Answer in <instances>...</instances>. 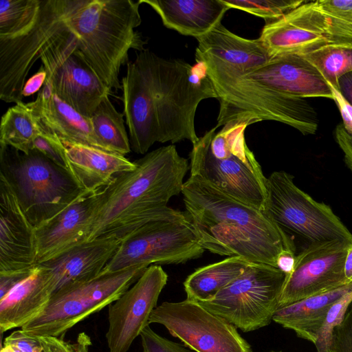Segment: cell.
Returning <instances> with one entry per match:
<instances>
[{
	"instance_id": "obj_1",
	"label": "cell",
	"mask_w": 352,
	"mask_h": 352,
	"mask_svg": "<svg viewBox=\"0 0 352 352\" xmlns=\"http://www.w3.org/2000/svg\"><path fill=\"white\" fill-rule=\"evenodd\" d=\"M126 66L121 89L131 150L144 154L156 142H197L198 104L217 98L203 65L166 59L144 50Z\"/></svg>"
},
{
	"instance_id": "obj_2",
	"label": "cell",
	"mask_w": 352,
	"mask_h": 352,
	"mask_svg": "<svg viewBox=\"0 0 352 352\" xmlns=\"http://www.w3.org/2000/svg\"><path fill=\"white\" fill-rule=\"evenodd\" d=\"M229 119L253 124L283 114L294 96L333 100L331 87L303 55L280 54L257 67L241 69L195 51Z\"/></svg>"
},
{
	"instance_id": "obj_3",
	"label": "cell",
	"mask_w": 352,
	"mask_h": 352,
	"mask_svg": "<svg viewBox=\"0 0 352 352\" xmlns=\"http://www.w3.org/2000/svg\"><path fill=\"white\" fill-rule=\"evenodd\" d=\"M182 194L205 250L276 267L283 251L295 252L293 239L266 211L236 199L199 175L190 174Z\"/></svg>"
},
{
	"instance_id": "obj_4",
	"label": "cell",
	"mask_w": 352,
	"mask_h": 352,
	"mask_svg": "<svg viewBox=\"0 0 352 352\" xmlns=\"http://www.w3.org/2000/svg\"><path fill=\"white\" fill-rule=\"evenodd\" d=\"M134 162V169L117 175L98 191L87 242L107 236L122 240L143 224L177 211L167 204L182 193L188 160L170 144Z\"/></svg>"
},
{
	"instance_id": "obj_5",
	"label": "cell",
	"mask_w": 352,
	"mask_h": 352,
	"mask_svg": "<svg viewBox=\"0 0 352 352\" xmlns=\"http://www.w3.org/2000/svg\"><path fill=\"white\" fill-rule=\"evenodd\" d=\"M140 4L132 0H69L67 24L76 49L111 91L122 88L120 71L129 62V50H145L146 42L135 30L142 23Z\"/></svg>"
},
{
	"instance_id": "obj_6",
	"label": "cell",
	"mask_w": 352,
	"mask_h": 352,
	"mask_svg": "<svg viewBox=\"0 0 352 352\" xmlns=\"http://www.w3.org/2000/svg\"><path fill=\"white\" fill-rule=\"evenodd\" d=\"M245 124L211 129L192 144L190 174L199 175L243 203L265 211L267 177L245 138Z\"/></svg>"
},
{
	"instance_id": "obj_7",
	"label": "cell",
	"mask_w": 352,
	"mask_h": 352,
	"mask_svg": "<svg viewBox=\"0 0 352 352\" xmlns=\"http://www.w3.org/2000/svg\"><path fill=\"white\" fill-rule=\"evenodd\" d=\"M0 178L11 188L34 228L90 192L79 186L67 169L35 149L26 154L0 145Z\"/></svg>"
},
{
	"instance_id": "obj_8",
	"label": "cell",
	"mask_w": 352,
	"mask_h": 352,
	"mask_svg": "<svg viewBox=\"0 0 352 352\" xmlns=\"http://www.w3.org/2000/svg\"><path fill=\"white\" fill-rule=\"evenodd\" d=\"M204 251L188 214L177 210L143 224L123 238L100 274L153 264L184 263L199 258Z\"/></svg>"
},
{
	"instance_id": "obj_9",
	"label": "cell",
	"mask_w": 352,
	"mask_h": 352,
	"mask_svg": "<svg viewBox=\"0 0 352 352\" xmlns=\"http://www.w3.org/2000/svg\"><path fill=\"white\" fill-rule=\"evenodd\" d=\"M148 267L100 274L55 294L45 309L21 329L28 335L63 339L73 327L118 299Z\"/></svg>"
},
{
	"instance_id": "obj_10",
	"label": "cell",
	"mask_w": 352,
	"mask_h": 352,
	"mask_svg": "<svg viewBox=\"0 0 352 352\" xmlns=\"http://www.w3.org/2000/svg\"><path fill=\"white\" fill-rule=\"evenodd\" d=\"M69 0H41L34 23L11 37L0 36V99L23 102L26 78L52 45L72 34L67 24Z\"/></svg>"
},
{
	"instance_id": "obj_11",
	"label": "cell",
	"mask_w": 352,
	"mask_h": 352,
	"mask_svg": "<svg viewBox=\"0 0 352 352\" xmlns=\"http://www.w3.org/2000/svg\"><path fill=\"white\" fill-rule=\"evenodd\" d=\"M267 188L265 211L289 236L300 238L307 247L336 240L352 243V234L331 208L297 187L292 175L284 170L272 173Z\"/></svg>"
},
{
	"instance_id": "obj_12",
	"label": "cell",
	"mask_w": 352,
	"mask_h": 352,
	"mask_svg": "<svg viewBox=\"0 0 352 352\" xmlns=\"http://www.w3.org/2000/svg\"><path fill=\"white\" fill-rule=\"evenodd\" d=\"M286 278L287 274L278 267L250 263L214 297L199 303L242 331H252L273 320Z\"/></svg>"
},
{
	"instance_id": "obj_13",
	"label": "cell",
	"mask_w": 352,
	"mask_h": 352,
	"mask_svg": "<svg viewBox=\"0 0 352 352\" xmlns=\"http://www.w3.org/2000/svg\"><path fill=\"white\" fill-rule=\"evenodd\" d=\"M151 323L164 326L195 352H252L236 327L193 300L162 302L153 310Z\"/></svg>"
},
{
	"instance_id": "obj_14",
	"label": "cell",
	"mask_w": 352,
	"mask_h": 352,
	"mask_svg": "<svg viewBox=\"0 0 352 352\" xmlns=\"http://www.w3.org/2000/svg\"><path fill=\"white\" fill-rule=\"evenodd\" d=\"M271 57L304 55L323 45L352 43V25L322 12L305 1L280 18L266 23L258 38Z\"/></svg>"
},
{
	"instance_id": "obj_15",
	"label": "cell",
	"mask_w": 352,
	"mask_h": 352,
	"mask_svg": "<svg viewBox=\"0 0 352 352\" xmlns=\"http://www.w3.org/2000/svg\"><path fill=\"white\" fill-rule=\"evenodd\" d=\"M40 59L47 72L45 83L85 117L91 118L111 93L77 50L72 33L52 45Z\"/></svg>"
},
{
	"instance_id": "obj_16",
	"label": "cell",
	"mask_w": 352,
	"mask_h": 352,
	"mask_svg": "<svg viewBox=\"0 0 352 352\" xmlns=\"http://www.w3.org/2000/svg\"><path fill=\"white\" fill-rule=\"evenodd\" d=\"M351 245L336 240L303 248L296 255L292 272L287 275L279 308L351 284L344 275L345 259Z\"/></svg>"
},
{
	"instance_id": "obj_17",
	"label": "cell",
	"mask_w": 352,
	"mask_h": 352,
	"mask_svg": "<svg viewBox=\"0 0 352 352\" xmlns=\"http://www.w3.org/2000/svg\"><path fill=\"white\" fill-rule=\"evenodd\" d=\"M168 275L158 265L148 266L138 280L109 306L105 335L109 352H127L135 339L149 325L166 285Z\"/></svg>"
},
{
	"instance_id": "obj_18",
	"label": "cell",
	"mask_w": 352,
	"mask_h": 352,
	"mask_svg": "<svg viewBox=\"0 0 352 352\" xmlns=\"http://www.w3.org/2000/svg\"><path fill=\"white\" fill-rule=\"evenodd\" d=\"M37 265L35 228L0 178V274L30 272Z\"/></svg>"
},
{
	"instance_id": "obj_19",
	"label": "cell",
	"mask_w": 352,
	"mask_h": 352,
	"mask_svg": "<svg viewBox=\"0 0 352 352\" xmlns=\"http://www.w3.org/2000/svg\"><path fill=\"white\" fill-rule=\"evenodd\" d=\"M97 194H85L35 228L38 265L87 242Z\"/></svg>"
},
{
	"instance_id": "obj_20",
	"label": "cell",
	"mask_w": 352,
	"mask_h": 352,
	"mask_svg": "<svg viewBox=\"0 0 352 352\" xmlns=\"http://www.w3.org/2000/svg\"><path fill=\"white\" fill-rule=\"evenodd\" d=\"M120 243L121 240L115 236L95 239L38 264L48 274L53 296L98 276Z\"/></svg>"
},
{
	"instance_id": "obj_21",
	"label": "cell",
	"mask_w": 352,
	"mask_h": 352,
	"mask_svg": "<svg viewBox=\"0 0 352 352\" xmlns=\"http://www.w3.org/2000/svg\"><path fill=\"white\" fill-rule=\"evenodd\" d=\"M26 104L41 131L60 140L105 150L94 131L90 118L63 101L48 84L45 83L36 98Z\"/></svg>"
},
{
	"instance_id": "obj_22",
	"label": "cell",
	"mask_w": 352,
	"mask_h": 352,
	"mask_svg": "<svg viewBox=\"0 0 352 352\" xmlns=\"http://www.w3.org/2000/svg\"><path fill=\"white\" fill-rule=\"evenodd\" d=\"M60 140L65 150L67 169L85 191L97 192L108 185L117 175L135 168L134 162L121 154Z\"/></svg>"
},
{
	"instance_id": "obj_23",
	"label": "cell",
	"mask_w": 352,
	"mask_h": 352,
	"mask_svg": "<svg viewBox=\"0 0 352 352\" xmlns=\"http://www.w3.org/2000/svg\"><path fill=\"white\" fill-rule=\"evenodd\" d=\"M53 292L48 274L38 265L32 273L0 299V331L21 328L47 306Z\"/></svg>"
},
{
	"instance_id": "obj_24",
	"label": "cell",
	"mask_w": 352,
	"mask_h": 352,
	"mask_svg": "<svg viewBox=\"0 0 352 352\" xmlns=\"http://www.w3.org/2000/svg\"><path fill=\"white\" fill-rule=\"evenodd\" d=\"M150 6L164 26L179 33L200 37L209 32L230 8L221 0H139Z\"/></svg>"
},
{
	"instance_id": "obj_25",
	"label": "cell",
	"mask_w": 352,
	"mask_h": 352,
	"mask_svg": "<svg viewBox=\"0 0 352 352\" xmlns=\"http://www.w3.org/2000/svg\"><path fill=\"white\" fill-rule=\"evenodd\" d=\"M196 38V50L241 69L257 67L272 58L258 38L241 37L228 30L221 22Z\"/></svg>"
},
{
	"instance_id": "obj_26",
	"label": "cell",
	"mask_w": 352,
	"mask_h": 352,
	"mask_svg": "<svg viewBox=\"0 0 352 352\" xmlns=\"http://www.w3.org/2000/svg\"><path fill=\"white\" fill-rule=\"evenodd\" d=\"M351 290L352 283L279 308L273 320L293 330L298 337L315 344L330 308Z\"/></svg>"
},
{
	"instance_id": "obj_27",
	"label": "cell",
	"mask_w": 352,
	"mask_h": 352,
	"mask_svg": "<svg viewBox=\"0 0 352 352\" xmlns=\"http://www.w3.org/2000/svg\"><path fill=\"white\" fill-rule=\"evenodd\" d=\"M250 263L243 257L233 256L197 269L184 282L186 298L197 302L212 299L241 276Z\"/></svg>"
},
{
	"instance_id": "obj_28",
	"label": "cell",
	"mask_w": 352,
	"mask_h": 352,
	"mask_svg": "<svg viewBox=\"0 0 352 352\" xmlns=\"http://www.w3.org/2000/svg\"><path fill=\"white\" fill-rule=\"evenodd\" d=\"M90 120L97 138L106 151L124 156L131 152L124 114L116 110L109 96L101 102Z\"/></svg>"
},
{
	"instance_id": "obj_29",
	"label": "cell",
	"mask_w": 352,
	"mask_h": 352,
	"mask_svg": "<svg viewBox=\"0 0 352 352\" xmlns=\"http://www.w3.org/2000/svg\"><path fill=\"white\" fill-rule=\"evenodd\" d=\"M40 129L26 103L15 104L2 116L0 124V145L22 153L32 149L33 142Z\"/></svg>"
},
{
	"instance_id": "obj_30",
	"label": "cell",
	"mask_w": 352,
	"mask_h": 352,
	"mask_svg": "<svg viewBox=\"0 0 352 352\" xmlns=\"http://www.w3.org/2000/svg\"><path fill=\"white\" fill-rule=\"evenodd\" d=\"M303 56L322 74L328 84L339 91V79L352 72V43L323 45Z\"/></svg>"
},
{
	"instance_id": "obj_31",
	"label": "cell",
	"mask_w": 352,
	"mask_h": 352,
	"mask_svg": "<svg viewBox=\"0 0 352 352\" xmlns=\"http://www.w3.org/2000/svg\"><path fill=\"white\" fill-rule=\"evenodd\" d=\"M41 0H1L0 36L11 37L28 29L35 21Z\"/></svg>"
},
{
	"instance_id": "obj_32",
	"label": "cell",
	"mask_w": 352,
	"mask_h": 352,
	"mask_svg": "<svg viewBox=\"0 0 352 352\" xmlns=\"http://www.w3.org/2000/svg\"><path fill=\"white\" fill-rule=\"evenodd\" d=\"M235 8L263 18L266 23L276 20L304 3V0H221Z\"/></svg>"
},
{
	"instance_id": "obj_33",
	"label": "cell",
	"mask_w": 352,
	"mask_h": 352,
	"mask_svg": "<svg viewBox=\"0 0 352 352\" xmlns=\"http://www.w3.org/2000/svg\"><path fill=\"white\" fill-rule=\"evenodd\" d=\"M351 302L352 290L345 294L331 306L314 344L317 352H327L333 329L342 321Z\"/></svg>"
},
{
	"instance_id": "obj_34",
	"label": "cell",
	"mask_w": 352,
	"mask_h": 352,
	"mask_svg": "<svg viewBox=\"0 0 352 352\" xmlns=\"http://www.w3.org/2000/svg\"><path fill=\"white\" fill-rule=\"evenodd\" d=\"M32 149L39 151L58 166L67 169L64 147L56 136L41 131L34 140Z\"/></svg>"
},
{
	"instance_id": "obj_35",
	"label": "cell",
	"mask_w": 352,
	"mask_h": 352,
	"mask_svg": "<svg viewBox=\"0 0 352 352\" xmlns=\"http://www.w3.org/2000/svg\"><path fill=\"white\" fill-rule=\"evenodd\" d=\"M37 338L43 347V352H89L91 346L90 337L84 332L78 334L74 342L53 336Z\"/></svg>"
},
{
	"instance_id": "obj_36",
	"label": "cell",
	"mask_w": 352,
	"mask_h": 352,
	"mask_svg": "<svg viewBox=\"0 0 352 352\" xmlns=\"http://www.w3.org/2000/svg\"><path fill=\"white\" fill-rule=\"evenodd\" d=\"M327 352H352V302L333 329Z\"/></svg>"
},
{
	"instance_id": "obj_37",
	"label": "cell",
	"mask_w": 352,
	"mask_h": 352,
	"mask_svg": "<svg viewBox=\"0 0 352 352\" xmlns=\"http://www.w3.org/2000/svg\"><path fill=\"white\" fill-rule=\"evenodd\" d=\"M140 336L143 352H191L184 345L160 336L149 325L142 330Z\"/></svg>"
},
{
	"instance_id": "obj_38",
	"label": "cell",
	"mask_w": 352,
	"mask_h": 352,
	"mask_svg": "<svg viewBox=\"0 0 352 352\" xmlns=\"http://www.w3.org/2000/svg\"><path fill=\"white\" fill-rule=\"evenodd\" d=\"M314 2L324 14L352 25V0H318Z\"/></svg>"
},
{
	"instance_id": "obj_39",
	"label": "cell",
	"mask_w": 352,
	"mask_h": 352,
	"mask_svg": "<svg viewBox=\"0 0 352 352\" xmlns=\"http://www.w3.org/2000/svg\"><path fill=\"white\" fill-rule=\"evenodd\" d=\"M3 344L12 346L19 352H43L38 338L28 335L21 329L12 332L5 338Z\"/></svg>"
},
{
	"instance_id": "obj_40",
	"label": "cell",
	"mask_w": 352,
	"mask_h": 352,
	"mask_svg": "<svg viewBox=\"0 0 352 352\" xmlns=\"http://www.w3.org/2000/svg\"><path fill=\"white\" fill-rule=\"evenodd\" d=\"M335 138L344 153L345 163L352 172V135L346 131L342 124H340L336 128Z\"/></svg>"
},
{
	"instance_id": "obj_41",
	"label": "cell",
	"mask_w": 352,
	"mask_h": 352,
	"mask_svg": "<svg viewBox=\"0 0 352 352\" xmlns=\"http://www.w3.org/2000/svg\"><path fill=\"white\" fill-rule=\"evenodd\" d=\"M333 101L336 102L342 119L346 131L352 135V106L344 99L340 92L331 87Z\"/></svg>"
},
{
	"instance_id": "obj_42",
	"label": "cell",
	"mask_w": 352,
	"mask_h": 352,
	"mask_svg": "<svg viewBox=\"0 0 352 352\" xmlns=\"http://www.w3.org/2000/svg\"><path fill=\"white\" fill-rule=\"evenodd\" d=\"M33 270L30 272L0 274V299L4 297L19 283L26 278Z\"/></svg>"
},
{
	"instance_id": "obj_43",
	"label": "cell",
	"mask_w": 352,
	"mask_h": 352,
	"mask_svg": "<svg viewBox=\"0 0 352 352\" xmlns=\"http://www.w3.org/2000/svg\"><path fill=\"white\" fill-rule=\"evenodd\" d=\"M47 78V72L43 65L28 80H26L23 89V96L27 97L39 91L43 87Z\"/></svg>"
},
{
	"instance_id": "obj_44",
	"label": "cell",
	"mask_w": 352,
	"mask_h": 352,
	"mask_svg": "<svg viewBox=\"0 0 352 352\" xmlns=\"http://www.w3.org/2000/svg\"><path fill=\"white\" fill-rule=\"evenodd\" d=\"M295 258V252L284 250L278 256L276 260V267L287 275H289L294 270Z\"/></svg>"
},
{
	"instance_id": "obj_45",
	"label": "cell",
	"mask_w": 352,
	"mask_h": 352,
	"mask_svg": "<svg viewBox=\"0 0 352 352\" xmlns=\"http://www.w3.org/2000/svg\"><path fill=\"white\" fill-rule=\"evenodd\" d=\"M339 91L352 106V72L346 74L340 78Z\"/></svg>"
},
{
	"instance_id": "obj_46",
	"label": "cell",
	"mask_w": 352,
	"mask_h": 352,
	"mask_svg": "<svg viewBox=\"0 0 352 352\" xmlns=\"http://www.w3.org/2000/svg\"><path fill=\"white\" fill-rule=\"evenodd\" d=\"M344 275L348 283H352V245L347 250L344 263Z\"/></svg>"
},
{
	"instance_id": "obj_47",
	"label": "cell",
	"mask_w": 352,
	"mask_h": 352,
	"mask_svg": "<svg viewBox=\"0 0 352 352\" xmlns=\"http://www.w3.org/2000/svg\"><path fill=\"white\" fill-rule=\"evenodd\" d=\"M1 352H19L16 348L10 346L3 344L1 349Z\"/></svg>"
},
{
	"instance_id": "obj_48",
	"label": "cell",
	"mask_w": 352,
	"mask_h": 352,
	"mask_svg": "<svg viewBox=\"0 0 352 352\" xmlns=\"http://www.w3.org/2000/svg\"><path fill=\"white\" fill-rule=\"evenodd\" d=\"M270 352H283V351H270Z\"/></svg>"
}]
</instances>
